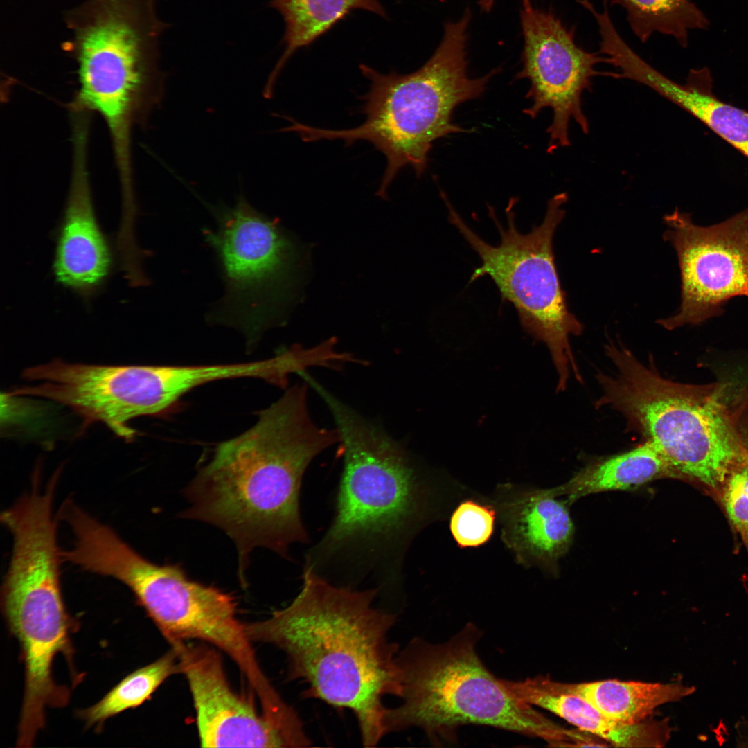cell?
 I'll return each mask as SVG.
<instances>
[{"instance_id": "cell-14", "label": "cell", "mask_w": 748, "mask_h": 748, "mask_svg": "<svg viewBox=\"0 0 748 748\" xmlns=\"http://www.w3.org/2000/svg\"><path fill=\"white\" fill-rule=\"evenodd\" d=\"M73 129L72 175L53 271L57 283L89 299L110 275L113 255L93 204L86 156L88 125L77 123Z\"/></svg>"}, {"instance_id": "cell-16", "label": "cell", "mask_w": 748, "mask_h": 748, "mask_svg": "<svg viewBox=\"0 0 748 748\" xmlns=\"http://www.w3.org/2000/svg\"><path fill=\"white\" fill-rule=\"evenodd\" d=\"M517 699L531 706L546 709L583 731L601 738L617 747H661L669 737L664 722L623 724L598 711L584 698L561 691L556 682L537 676L522 681L501 679Z\"/></svg>"}, {"instance_id": "cell-17", "label": "cell", "mask_w": 748, "mask_h": 748, "mask_svg": "<svg viewBox=\"0 0 748 748\" xmlns=\"http://www.w3.org/2000/svg\"><path fill=\"white\" fill-rule=\"evenodd\" d=\"M623 74L691 114L748 158V112L704 91L697 83L695 71L680 84L633 54L624 62Z\"/></svg>"}, {"instance_id": "cell-23", "label": "cell", "mask_w": 748, "mask_h": 748, "mask_svg": "<svg viewBox=\"0 0 748 748\" xmlns=\"http://www.w3.org/2000/svg\"><path fill=\"white\" fill-rule=\"evenodd\" d=\"M495 520V510L492 506L467 499L453 512L449 527L459 547H476L491 537Z\"/></svg>"}, {"instance_id": "cell-25", "label": "cell", "mask_w": 748, "mask_h": 748, "mask_svg": "<svg viewBox=\"0 0 748 748\" xmlns=\"http://www.w3.org/2000/svg\"><path fill=\"white\" fill-rule=\"evenodd\" d=\"M495 0H479V6L481 9L486 12H489L493 7ZM522 7L526 8L531 6V0H520Z\"/></svg>"}, {"instance_id": "cell-21", "label": "cell", "mask_w": 748, "mask_h": 748, "mask_svg": "<svg viewBox=\"0 0 748 748\" xmlns=\"http://www.w3.org/2000/svg\"><path fill=\"white\" fill-rule=\"evenodd\" d=\"M621 6L633 33L645 42L654 33L675 38L682 47L691 30H706L710 23L690 0H610Z\"/></svg>"}, {"instance_id": "cell-18", "label": "cell", "mask_w": 748, "mask_h": 748, "mask_svg": "<svg viewBox=\"0 0 748 748\" xmlns=\"http://www.w3.org/2000/svg\"><path fill=\"white\" fill-rule=\"evenodd\" d=\"M562 691L587 700L607 718L623 724H638L659 706L679 700L695 688L681 682L647 683L616 679L568 684L556 682Z\"/></svg>"}, {"instance_id": "cell-15", "label": "cell", "mask_w": 748, "mask_h": 748, "mask_svg": "<svg viewBox=\"0 0 748 748\" xmlns=\"http://www.w3.org/2000/svg\"><path fill=\"white\" fill-rule=\"evenodd\" d=\"M553 489L519 492L501 501L503 539L523 564L553 565L569 550L574 526Z\"/></svg>"}, {"instance_id": "cell-24", "label": "cell", "mask_w": 748, "mask_h": 748, "mask_svg": "<svg viewBox=\"0 0 748 748\" xmlns=\"http://www.w3.org/2000/svg\"><path fill=\"white\" fill-rule=\"evenodd\" d=\"M715 498L748 554V456L729 471Z\"/></svg>"}, {"instance_id": "cell-20", "label": "cell", "mask_w": 748, "mask_h": 748, "mask_svg": "<svg viewBox=\"0 0 748 748\" xmlns=\"http://www.w3.org/2000/svg\"><path fill=\"white\" fill-rule=\"evenodd\" d=\"M285 23L284 52L271 72L266 87L272 89L290 57L299 48L311 44L355 10L382 17L386 12L378 0H269Z\"/></svg>"}, {"instance_id": "cell-1", "label": "cell", "mask_w": 748, "mask_h": 748, "mask_svg": "<svg viewBox=\"0 0 748 748\" xmlns=\"http://www.w3.org/2000/svg\"><path fill=\"white\" fill-rule=\"evenodd\" d=\"M308 388L305 382L287 388L252 427L217 445L186 489L191 505L182 517L212 524L233 540L243 585L254 548L287 556L291 544L307 541L301 480L312 461L340 441L336 427L313 420Z\"/></svg>"}, {"instance_id": "cell-5", "label": "cell", "mask_w": 748, "mask_h": 748, "mask_svg": "<svg viewBox=\"0 0 748 748\" xmlns=\"http://www.w3.org/2000/svg\"><path fill=\"white\" fill-rule=\"evenodd\" d=\"M481 632L467 623L447 641L411 639L400 650V704L387 708L386 733L411 727L432 741L454 739L457 728L483 725L558 743L568 731L515 697L483 664Z\"/></svg>"}, {"instance_id": "cell-3", "label": "cell", "mask_w": 748, "mask_h": 748, "mask_svg": "<svg viewBox=\"0 0 748 748\" xmlns=\"http://www.w3.org/2000/svg\"><path fill=\"white\" fill-rule=\"evenodd\" d=\"M611 364L597 377L598 407L621 413L662 457L673 478L695 483L716 497L729 471L748 456L738 412L720 384L669 380L621 344L609 341Z\"/></svg>"}, {"instance_id": "cell-10", "label": "cell", "mask_w": 748, "mask_h": 748, "mask_svg": "<svg viewBox=\"0 0 748 748\" xmlns=\"http://www.w3.org/2000/svg\"><path fill=\"white\" fill-rule=\"evenodd\" d=\"M122 582L170 644L211 643L235 662L251 690L261 693L269 687L231 594L190 580L179 565L157 564L142 555L126 564Z\"/></svg>"}, {"instance_id": "cell-4", "label": "cell", "mask_w": 748, "mask_h": 748, "mask_svg": "<svg viewBox=\"0 0 748 748\" xmlns=\"http://www.w3.org/2000/svg\"><path fill=\"white\" fill-rule=\"evenodd\" d=\"M471 12L445 24L442 39L430 58L408 74H383L366 64L359 69L370 82L362 97L366 116L359 126L329 130L297 121L292 127L305 142L342 140L346 145L364 140L386 158V166L377 195L387 199V190L399 171L411 167L418 177L425 171L433 143L450 134L470 132L452 122L454 109L479 98L499 68L484 76L467 73V44Z\"/></svg>"}, {"instance_id": "cell-19", "label": "cell", "mask_w": 748, "mask_h": 748, "mask_svg": "<svg viewBox=\"0 0 748 748\" xmlns=\"http://www.w3.org/2000/svg\"><path fill=\"white\" fill-rule=\"evenodd\" d=\"M672 474L659 454L648 443L587 465L569 481L554 488L569 501L595 493L636 489Z\"/></svg>"}, {"instance_id": "cell-7", "label": "cell", "mask_w": 748, "mask_h": 748, "mask_svg": "<svg viewBox=\"0 0 748 748\" xmlns=\"http://www.w3.org/2000/svg\"><path fill=\"white\" fill-rule=\"evenodd\" d=\"M440 196L449 222L480 258L481 263L470 283L484 276L493 280L502 299L515 307L523 329L549 349L558 373L559 391L566 389L570 377L581 382L569 338L580 335L583 326L568 309L553 251L555 231L565 214L567 193L556 194L549 200L542 222L527 233H520L516 226L513 200L506 210V227L490 208L500 235V242L495 246L470 228L443 190Z\"/></svg>"}, {"instance_id": "cell-6", "label": "cell", "mask_w": 748, "mask_h": 748, "mask_svg": "<svg viewBox=\"0 0 748 748\" xmlns=\"http://www.w3.org/2000/svg\"><path fill=\"white\" fill-rule=\"evenodd\" d=\"M318 394L339 433L343 472L335 517L310 562L357 549L375 555L405 535L422 515L418 470L406 449L382 427L323 386Z\"/></svg>"}, {"instance_id": "cell-9", "label": "cell", "mask_w": 748, "mask_h": 748, "mask_svg": "<svg viewBox=\"0 0 748 748\" xmlns=\"http://www.w3.org/2000/svg\"><path fill=\"white\" fill-rule=\"evenodd\" d=\"M216 229H204L224 282L211 320L237 328L251 348L278 317L295 262V248L279 226L240 196L215 211Z\"/></svg>"}, {"instance_id": "cell-12", "label": "cell", "mask_w": 748, "mask_h": 748, "mask_svg": "<svg viewBox=\"0 0 748 748\" xmlns=\"http://www.w3.org/2000/svg\"><path fill=\"white\" fill-rule=\"evenodd\" d=\"M520 24L524 39L521 71L516 79L530 82L526 98L532 102L524 112L532 118L545 108L553 118L546 132L547 152L569 146V127L573 120L587 134L589 125L582 109V96L591 91L594 77L600 75L618 78V73L601 72L598 64L609 63L580 48L572 33L553 14L531 6L522 8Z\"/></svg>"}, {"instance_id": "cell-13", "label": "cell", "mask_w": 748, "mask_h": 748, "mask_svg": "<svg viewBox=\"0 0 748 748\" xmlns=\"http://www.w3.org/2000/svg\"><path fill=\"white\" fill-rule=\"evenodd\" d=\"M170 645L189 685L202 747H292L262 711L233 691L214 649L186 641Z\"/></svg>"}, {"instance_id": "cell-11", "label": "cell", "mask_w": 748, "mask_h": 748, "mask_svg": "<svg viewBox=\"0 0 748 748\" xmlns=\"http://www.w3.org/2000/svg\"><path fill=\"white\" fill-rule=\"evenodd\" d=\"M664 239L674 247L681 274L677 312L657 323L667 330L720 314L736 296L748 297V207L724 222L695 224L675 210L664 217Z\"/></svg>"}, {"instance_id": "cell-2", "label": "cell", "mask_w": 748, "mask_h": 748, "mask_svg": "<svg viewBox=\"0 0 748 748\" xmlns=\"http://www.w3.org/2000/svg\"><path fill=\"white\" fill-rule=\"evenodd\" d=\"M377 594L332 584L306 565L289 605L245 624L252 641L285 652L288 678L305 684V698L352 711L366 747L387 734L384 697L400 694V649L389 636L396 618L373 605Z\"/></svg>"}, {"instance_id": "cell-8", "label": "cell", "mask_w": 748, "mask_h": 748, "mask_svg": "<svg viewBox=\"0 0 748 748\" xmlns=\"http://www.w3.org/2000/svg\"><path fill=\"white\" fill-rule=\"evenodd\" d=\"M156 3L87 0L65 12L71 37L62 46L77 64V98L106 118L136 114L157 78L160 39L169 24Z\"/></svg>"}, {"instance_id": "cell-22", "label": "cell", "mask_w": 748, "mask_h": 748, "mask_svg": "<svg viewBox=\"0 0 748 748\" xmlns=\"http://www.w3.org/2000/svg\"><path fill=\"white\" fill-rule=\"evenodd\" d=\"M179 673L177 654L172 648L157 661L126 676L98 702L80 711L79 716L88 727L100 724L109 718L140 706L168 677Z\"/></svg>"}]
</instances>
